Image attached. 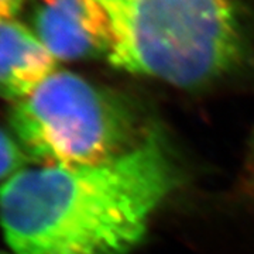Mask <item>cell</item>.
<instances>
[{
  "instance_id": "6da1fadb",
  "label": "cell",
  "mask_w": 254,
  "mask_h": 254,
  "mask_svg": "<svg viewBox=\"0 0 254 254\" xmlns=\"http://www.w3.org/2000/svg\"><path fill=\"white\" fill-rule=\"evenodd\" d=\"M177 182L161 136L92 167L23 168L0 184L10 254H126Z\"/></svg>"
},
{
  "instance_id": "7a4b0ae2",
  "label": "cell",
  "mask_w": 254,
  "mask_h": 254,
  "mask_svg": "<svg viewBox=\"0 0 254 254\" xmlns=\"http://www.w3.org/2000/svg\"><path fill=\"white\" fill-rule=\"evenodd\" d=\"M95 1L109 21L108 60L127 72L196 88L243 58V30L229 0Z\"/></svg>"
},
{
  "instance_id": "3957f363",
  "label": "cell",
  "mask_w": 254,
  "mask_h": 254,
  "mask_svg": "<svg viewBox=\"0 0 254 254\" xmlns=\"http://www.w3.org/2000/svg\"><path fill=\"white\" fill-rule=\"evenodd\" d=\"M10 126L28 160L48 167L99 165L137 144L126 103L69 71L57 69L16 102Z\"/></svg>"
},
{
  "instance_id": "277c9868",
  "label": "cell",
  "mask_w": 254,
  "mask_h": 254,
  "mask_svg": "<svg viewBox=\"0 0 254 254\" xmlns=\"http://www.w3.org/2000/svg\"><path fill=\"white\" fill-rule=\"evenodd\" d=\"M31 28L57 61L109 54V21L95 0H37Z\"/></svg>"
},
{
  "instance_id": "5b68a950",
  "label": "cell",
  "mask_w": 254,
  "mask_h": 254,
  "mask_svg": "<svg viewBox=\"0 0 254 254\" xmlns=\"http://www.w3.org/2000/svg\"><path fill=\"white\" fill-rule=\"evenodd\" d=\"M57 60L34 30L16 18L0 20V96L26 98L57 71Z\"/></svg>"
},
{
  "instance_id": "8992f818",
  "label": "cell",
  "mask_w": 254,
  "mask_h": 254,
  "mask_svg": "<svg viewBox=\"0 0 254 254\" xmlns=\"http://www.w3.org/2000/svg\"><path fill=\"white\" fill-rule=\"evenodd\" d=\"M27 155L21 150L14 137L0 127V182L26 168Z\"/></svg>"
},
{
  "instance_id": "52a82bcc",
  "label": "cell",
  "mask_w": 254,
  "mask_h": 254,
  "mask_svg": "<svg viewBox=\"0 0 254 254\" xmlns=\"http://www.w3.org/2000/svg\"><path fill=\"white\" fill-rule=\"evenodd\" d=\"M27 0H0V20L16 18Z\"/></svg>"
},
{
  "instance_id": "ba28073f",
  "label": "cell",
  "mask_w": 254,
  "mask_h": 254,
  "mask_svg": "<svg viewBox=\"0 0 254 254\" xmlns=\"http://www.w3.org/2000/svg\"><path fill=\"white\" fill-rule=\"evenodd\" d=\"M0 254H10V252H3V250H0Z\"/></svg>"
}]
</instances>
